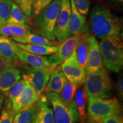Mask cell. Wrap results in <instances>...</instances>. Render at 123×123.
Masks as SVG:
<instances>
[{
  "label": "cell",
  "instance_id": "6da1fadb",
  "mask_svg": "<svg viewBox=\"0 0 123 123\" xmlns=\"http://www.w3.org/2000/svg\"><path fill=\"white\" fill-rule=\"evenodd\" d=\"M122 23L110 9L103 6L93 7L90 15V35L102 39L121 34Z\"/></svg>",
  "mask_w": 123,
  "mask_h": 123
},
{
  "label": "cell",
  "instance_id": "7a4b0ae2",
  "mask_svg": "<svg viewBox=\"0 0 123 123\" xmlns=\"http://www.w3.org/2000/svg\"><path fill=\"white\" fill-rule=\"evenodd\" d=\"M99 45L102 62L106 68L119 73L123 67V43L121 34L101 39Z\"/></svg>",
  "mask_w": 123,
  "mask_h": 123
},
{
  "label": "cell",
  "instance_id": "3957f363",
  "mask_svg": "<svg viewBox=\"0 0 123 123\" xmlns=\"http://www.w3.org/2000/svg\"><path fill=\"white\" fill-rule=\"evenodd\" d=\"M84 88L87 99H107L112 95L110 75L103 67L94 73H86Z\"/></svg>",
  "mask_w": 123,
  "mask_h": 123
},
{
  "label": "cell",
  "instance_id": "277c9868",
  "mask_svg": "<svg viewBox=\"0 0 123 123\" xmlns=\"http://www.w3.org/2000/svg\"><path fill=\"white\" fill-rule=\"evenodd\" d=\"M61 1L62 0H54L36 17L33 18L32 25L34 31L51 41H56L54 29L61 8Z\"/></svg>",
  "mask_w": 123,
  "mask_h": 123
},
{
  "label": "cell",
  "instance_id": "5b68a950",
  "mask_svg": "<svg viewBox=\"0 0 123 123\" xmlns=\"http://www.w3.org/2000/svg\"><path fill=\"white\" fill-rule=\"evenodd\" d=\"M121 104L117 98L88 99V117L96 122L111 115L121 114Z\"/></svg>",
  "mask_w": 123,
  "mask_h": 123
},
{
  "label": "cell",
  "instance_id": "8992f818",
  "mask_svg": "<svg viewBox=\"0 0 123 123\" xmlns=\"http://www.w3.org/2000/svg\"><path fill=\"white\" fill-rule=\"evenodd\" d=\"M47 96L53 106L55 123H76L79 121L75 99L67 105L62 100L59 93L48 92Z\"/></svg>",
  "mask_w": 123,
  "mask_h": 123
},
{
  "label": "cell",
  "instance_id": "52a82bcc",
  "mask_svg": "<svg viewBox=\"0 0 123 123\" xmlns=\"http://www.w3.org/2000/svg\"><path fill=\"white\" fill-rule=\"evenodd\" d=\"M51 69L36 68L25 63L22 64L20 71L23 79L27 81L41 97L45 91Z\"/></svg>",
  "mask_w": 123,
  "mask_h": 123
},
{
  "label": "cell",
  "instance_id": "ba28073f",
  "mask_svg": "<svg viewBox=\"0 0 123 123\" xmlns=\"http://www.w3.org/2000/svg\"><path fill=\"white\" fill-rule=\"evenodd\" d=\"M61 67L69 82L78 86L84 84L86 70L81 67L78 61L76 50L61 64Z\"/></svg>",
  "mask_w": 123,
  "mask_h": 123
},
{
  "label": "cell",
  "instance_id": "9c48e42d",
  "mask_svg": "<svg viewBox=\"0 0 123 123\" xmlns=\"http://www.w3.org/2000/svg\"><path fill=\"white\" fill-rule=\"evenodd\" d=\"M71 13L70 0H62L61 8L54 29L55 37L59 44L68 38V26Z\"/></svg>",
  "mask_w": 123,
  "mask_h": 123
},
{
  "label": "cell",
  "instance_id": "30bf717a",
  "mask_svg": "<svg viewBox=\"0 0 123 123\" xmlns=\"http://www.w3.org/2000/svg\"><path fill=\"white\" fill-rule=\"evenodd\" d=\"M81 34L67 38L64 42L59 44V48L56 53L48 57L51 67L60 66L76 50L77 44Z\"/></svg>",
  "mask_w": 123,
  "mask_h": 123
},
{
  "label": "cell",
  "instance_id": "8fae6325",
  "mask_svg": "<svg viewBox=\"0 0 123 123\" xmlns=\"http://www.w3.org/2000/svg\"><path fill=\"white\" fill-rule=\"evenodd\" d=\"M89 51L86 67V73H94L103 67L99 42L96 38L88 34Z\"/></svg>",
  "mask_w": 123,
  "mask_h": 123
},
{
  "label": "cell",
  "instance_id": "7c38bea8",
  "mask_svg": "<svg viewBox=\"0 0 123 123\" xmlns=\"http://www.w3.org/2000/svg\"><path fill=\"white\" fill-rule=\"evenodd\" d=\"M12 44L14 51L20 61L36 68H51L48 61V57L43 55H39L29 53L23 50L15 44L12 39Z\"/></svg>",
  "mask_w": 123,
  "mask_h": 123
},
{
  "label": "cell",
  "instance_id": "4fadbf2b",
  "mask_svg": "<svg viewBox=\"0 0 123 123\" xmlns=\"http://www.w3.org/2000/svg\"><path fill=\"white\" fill-rule=\"evenodd\" d=\"M21 78L20 69L17 66L7 64L0 73V93L6 96L10 88Z\"/></svg>",
  "mask_w": 123,
  "mask_h": 123
},
{
  "label": "cell",
  "instance_id": "5bb4252c",
  "mask_svg": "<svg viewBox=\"0 0 123 123\" xmlns=\"http://www.w3.org/2000/svg\"><path fill=\"white\" fill-rule=\"evenodd\" d=\"M71 13L68 26V38L82 34L88 30V26L86 24V18L78 11L73 0H70Z\"/></svg>",
  "mask_w": 123,
  "mask_h": 123
},
{
  "label": "cell",
  "instance_id": "9a60e30c",
  "mask_svg": "<svg viewBox=\"0 0 123 123\" xmlns=\"http://www.w3.org/2000/svg\"><path fill=\"white\" fill-rule=\"evenodd\" d=\"M40 100V96L33 87L27 83L17 105L13 110L14 114H17L18 112L26 110L34 105Z\"/></svg>",
  "mask_w": 123,
  "mask_h": 123
},
{
  "label": "cell",
  "instance_id": "2e32d148",
  "mask_svg": "<svg viewBox=\"0 0 123 123\" xmlns=\"http://www.w3.org/2000/svg\"><path fill=\"white\" fill-rule=\"evenodd\" d=\"M67 80L61 66L52 68L49 80L46 85L44 91L46 93L53 92L59 94Z\"/></svg>",
  "mask_w": 123,
  "mask_h": 123
},
{
  "label": "cell",
  "instance_id": "e0dca14e",
  "mask_svg": "<svg viewBox=\"0 0 123 123\" xmlns=\"http://www.w3.org/2000/svg\"><path fill=\"white\" fill-rule=\"evenodd\" d=\"M0 56L7 64L17 66L19 59L14 51L12 39L0 35Z\"/></svg>",
  "mask_w": 123,
  "mask_h": 123
},
{
  "label": "cell",
  "instance_id": "ac0fdd59",
  "mask_svg": "<svg viewBox=\"0 0 123 123\" xmlns=\"http://www.w3.org/2000/svg\"><path fill=\"white\" fill-rule=\"evenodd\" d=\"M27 83V81L24 79H21L10 88L6 95L7 99L5 103V108L12 110H14L17 105L23 91Z\"/></svg>",
  "mask_w": 123,
  "mask_h": 123
},
{
  "label": "cell",
  "instance_id": "d6986e66",
  "mask_svg": "<svg viewBox=\"0 0 123 123\" xmlns=\"http://www.w3.org/2000/svg\"><path fill=\"white\" fill-rule=\"evenodd\" d=\"M45 98L40 100L32 123H55L53 111Z\"/></svg>",
  "mask_w": 123,
  "mask_h": 123
},
{
  "label": "cell",
  "instance_id": "ffe728a7",
  "mask_svg": "<svg viewBox=\"0 0 123 123\" xmlns=\"http://www.w3.org/2000/svg\"><path fill=\"white\" fill-rule=\"evenodd\" d=\"M14 41L23 44H43L49 46H58L59 43L57 41H53L48 38L37 34L28 32L26 34L21 37L11 38Z\"/></svg>",
  "mask_w": 123,
  "mask_h": 123
},
{
  "label": "cell",
  "instance_id": "44dd1931",
  "mask_svg": "<svg viewBox=\"0 0 123 123\" xmlns=\"http://www.w3.org/2000/svg\"><path fill=\"white\" fill-rule=\"evenodd\" d=\"M88 34V30L81 34L76 49L78 61L84 70H86L89 51Z\"/></svg>",
  "mask_w": 123,
  "mask_h": 123
},
{
  "label": "cell",
  "instance_id": "7402d4cb",
  "mask_svg": "<svg viewBox=\"0 0 123 123\" xmlns=\"http://www.w3.org/2000/svg\"><path fill=\"white\" fill-rule=\"evenodd\" d=\"M18 47L29 53L39 55H51L56 53L59 50L58 46H49L43 44H23L15 42Z\"/></svg>",
  "mask_w": 123,
  "mask_h": 123
},
{
  "label": "cell",
  "instance_id": "603a6c76",
  "mask_svg": "<svg viewBox=\"0 0 123 123\" xmlns=\"http://www.w3.org/2000/svg\"><path fill=\"white\" fill-rule=\"evenodd\" d=\"M83 85L78 86L75 95V104L79 115V121L80 123H84L87 118L86 113V92Z\"/></svg>",
  "mask_w": 123,
  "mask_h": 123
},
{
  "label": "cell",
  "instance_id": "cb8c5ba5",
  "mask_svg": "<svg viewBox=\"0 0 123 123\" xmlns=\"http://www.w3.org/2000/svg\"><path fill=\"white\" fill-rule=\"evenodd\" d=\"M30 29V27L5 24L0 25V35L10 38L18 37L26 34Z\"/></svg>",
  "mask_w": 123,
  "mask_h": 123
},
{
  "label": "cell",
  "instance_id": "d4e9b609",
  "mask_svg": "<svg viewBox=\"0 0 123 123\" xmlns=\"http://www.w3.org/2000/svg\"><path fill=\"white\" fill-rule=\"evenodd\" d=\"M27 17L14 2H12L11 10L6 24L29 27L26 24Z\"/></svg>",
  "mask_w": 123,
  "mask_h": 123
},
{
  "label": "cell",
  "instance_id": "484cf974",
  "mask_svg": "<svg viewBox=\"0 0 123 123\" xmlns=\"http://www.w3.org/2000/svg\"><path fill=\"white\" fill-rule=\"evenodd\" d=\"M39 101L34 105L15 115L13 123H32L34 119Z\"/></svg>",
  "mask_w": 123,
  "mask_h": 123
},
{
  "label": "cell",
  "instance_id": "4316f807",
  "mask_svg": "<svg viewBox=\"0 0 123 123\" xmlns=\"http://www.w3.org/2000/svg\"><path fill=\"white\" fill-rule=\"evenodd\" d=\"M78 87V85L71 83L68 80L66 81L61 93H59L62 100L64 103L70 105L73 102L75 99L74 97Z\"/></svg>",
  "mask_w": 123,
  "mask_h": 123
},
{
  "label": "cell",
  "instance_id": "83f0119b",
  "mask_svg": "<svg viewBox=\"0 0 123 123\" xmlns=\"http://www.w3.org/2000/svg\"><path fill=\"white\" fill-rule=\"evenodd\" d=\"M12 2L11 0H0V25L6 22L11 10Z\"/></svg>",
  "mask_w": 123,
  "mask_h": 123
},
{
  "label": "cell",
  "instance_id": "f1b7e54d",
  "mask_svg": "<svg viewBox=\"0 0 123 123\" xmlns=\"http://www.w3.org/2000/svg\"><path fill=\"white\" fill-rule=\"evenodd\" d=\"M54 0H34L32 5L31 17L34 18L44 8L51 4Z\"/></svg>",
  "mask_w": 123,
  "mask_h": 123
},
{
  "label": "cell",
  "instance_id": "f546056e",
  "mask_svg": "<svg viewBox=\"0 0 123 123\" xmlns=\"http://www.w3.org/2000/svg\"><path fill=\"white\" fill-rule=\"evenodd\" d=\"M27 18L31 17L32 5L34 0H14Z\"/></svg>",
  "mask_w": 123,
  "mask_h": 123
},
{
  "label": "cell",
  "instance_id": "4dcf8cb0",
  "mask_svg": "<svg viewBox=\"0 0 123 123\" xmlns=\"http://www.w3.org/2000/svg\"><path fill=\"white\" fill-rule=\"evenodd\" d=\"M75 5L81 14L86 16L88 14L91 0H73Z\"/></svg>",
  "mask_w": 123,
  "mask_h": 123
},
{
  "label": "cell",
  "instance_id": "1f68e13d",
  "mask_svg": "<svg viewBox=\"0 0 123 123\" xmlns=\"http://www.w3.org/2000/svg\"><path fill=\"white\" fill-rule=\"evenodd\" d=\"M15 114L10 109L4 108L0 114V123H13Z\"/></svg>",
  "mask_w": 123,
  "mask_h": 123
},
{
  "label": "cell",
  "instance_id": "d6a6232c",
  "mask_svg": "<svg viewBox=\"0 0 123 123\" xmlns=\"http://www.w3.org/2000/svg\"><path fill=\"white\" fill-rule=\"evenodd\" d=\"M99 121L101 123H123L122 116L120 114L113 115L105 117Z\"/></svg>",
  "mask_w": 123,
  "mask_h": 123
},
{
  "label": "cell",
  "instance_id": "836d02e7",
  "mask_svg": "<svg viewBox=\"0 0 123 123\" xmlns=\"http://www.w3.org/2000/svg\"><path fill=\"white\" fill-rule=\"evenodd\" d=\"M117 90L118 94L121 99L123 97V75L121 74L119 76L117 81Z\"/></svg>",
  "mask_w": 123,
  "mask_h": 123
},
{
  "label": "cell",
  "instance_id": "e575fe53",
  "mask_svg": "<svg viewBox=\"0 0 123 123\" xmlns=\"http://www.w3.org/2000/svg\"><path fill=\"white\" fill-rule=\"evenodd\" d=\"M7 65V64L6 63V62L4 61V59L0 56V73L4 70V69L5 68L6 66Z\"/></svg>",
  "mask_w": 123,
  "mask_h": 123
},
{
  "label": "cell",
  "instance_id": "d590c367",
  "mask_svg": "<svg viewBox=\"0 0 123 123\" xmlns=\"http://www.w3.org/2000/svg\"><path fill=\"white\" fill-rule=\"evenodd\" d=\"M5 103V96L4 95L0 93V114H1V110Z\"/></svg>",
  "mask_w": 123,
  "mask_h": 123
},
{
  "label": "cell",
  "instance_id": "8d00e7d4",
  "mask_svg": "<svg viewBox=\"0 0 123 123\" xmlns=\"http://www.w3.org/2000/svg\"><path fill=\"white\" fill-rule=\"evenodd\" d=\"M112 4L116 5H119L120 6H122L123 4V0H110Z\"/></svg>",
  "mask_w": 123,
  "mask_h": 123
},
{
  "label": "cell",
  "instance_id": "74e56055",
  "mask_svg": "<svg viewBox=\"0 0 123 123\" xmlns=\"http://www.w3.org/2000/svg\"><path fill=\"white\" fill-rule=\"evenodd\" d=\"M84 123H97V122L95 121L94 120H93L91 119L90 118L88 117H87V119H86V121Z\"/></svg>",
  "mask_w": 123,
  "mask_h": 123
},
{
  "label": "cell",
  "instance_id": "f35d334b",
  "mask_svg": "<svg viewBox=\"0 0 123 123\" xmlns=\"http://www.w3.org/2000/svg\"><path fill=\"white\" fill-rule=\"evenodd\" d=\"M97 123H101V122H100V121H98V122H97Z\"/></svg>",
  "mask_w": 123,
  "mask_h": 123
}]
</instances>
